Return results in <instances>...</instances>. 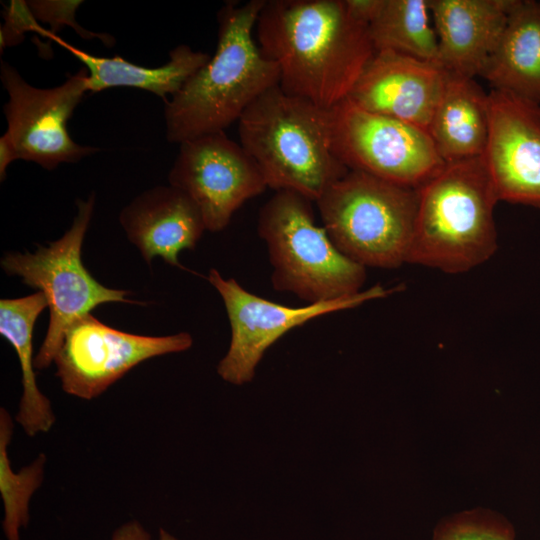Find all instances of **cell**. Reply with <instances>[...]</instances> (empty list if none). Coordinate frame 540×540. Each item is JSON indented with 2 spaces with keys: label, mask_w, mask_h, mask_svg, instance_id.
<instances>
[{
  "label": "cell",
  "mask_w": 540,
  "mask_h": 540,
  "mask_svg": "<svg viewBox=\"0 0 540 540\" xmlns=\"http://www.w3.org/2000/svg\"><path fill=\"white\" fill-rule=\"evenodd\" d=\"M27 3L37 19L51 25L50 31L54 35L62 25H70L83 38L96 37L107 45L111 44L110 40L113 41L109 35L85 31L76 23L74 15L82 1H29Z\"/></svg>",
  "instance_id": "d4e9b609"
},
{
  "label": "cell",
  "mask_w": 540,
  "mask_h": 540,
  "mask_svg": "<svg viewBox=\"0 0 540 540\" xmlns=\"http://www.w3.org/2000/svg\"><path fill=\"white\" fill-rule=\"evenodd\" d=\"M369 32L375 51H392L439 64L429 0H383Z\"/></svg>",
  "instance_id": "44dd1931"
},
{
  "label": "cell",
  "mask_w": 540,
  "mask_h": 540,
  "mask_svg": "<svg viewBox=\"0 0 540 540\" xmlns=\"http://www.w3.org/2000/svg\"><path fill=\"white\" fill-rule=\"evenodd\" d=\"M3 16L5 24L0 31L1 51L3 47L19 44L23 40L25 32H36L53 41L57 37L38 23V19L26 1L12 0L9 6L5 7Z\"/></svg>",
  "instance_id": "cb8c5ba5"
},
{
  "label": "cell",
  "mask_w": 540,
  "mask_h": 540,
  "mask_svg": "<svg viewBox=\"0 0 540 540\" xmlns=\"http://www.w3.org/2000/svg\"><path fill=\"white\" fill-rule=\"evenodd\" d=\"M168 179L193 200L211 232L223 230L247 200L268 188L253 158L224 131L181 143Z\"/></svg>",
  "instance_id": "7c38bea8"
},
{
  "label": "cell",
  "mask_w": 540,
  "mask_h": 540,
  "mask_svg": "<svg viewBox=\"0 0 540 540\" xmlns=\"http://www.w3.org/2000/svg\"><path fill=\"white\" fill-rule=\"evenodd\" d=\"M0 78L9 96L3 109L8 124L5 134L17 159L53 170L99 151L76 143L67 129L68 120L87 92L86 68L59 86L43 89L28 84L13 66L2 61Z\"/></svg>",
  "instance_id": "30bf717a"
},
{
  "label": "cell",
  "mask_w": 540,
  "mask_h": 540,
  "mask_svg": "<svg viewBox=\"0 0 540 540\" xmlns=\"http://www.w3.org/2000/svg\"><path fill=\"white\" fill-rule=\"evenodd\" d=\"M315 203L331 241L350 260L381 269L407 263L418 188L349 170Z\"/></svg>",
  "instance_id": "8992f818"
},
{
  "label": "cell",
  "mask_w": 540,
  "mask_h": 540,
  "mask_svg": "<svg viewBox=\"0 0 540 540\" xmlns=\"http://www.w3.org/2000/svg\"><path fill=\"white\" fill-rule=\"evenodd\" d=\"M516 0H429L439 64L447 72L480 76Z\"/></svg>",
  "instance_id": "2e32d148"
},
{
  "label": "cell",
  "mask_w": 540,
  "mask_h": 540,
  "mask_svg": "<svg viewBox=\"0 0 540 540\" xmlns=\"http://www.w3.org/2000/svg\"><path fill=\"white\" fill-rule=\"evenodd\" d=\"M119 221L148 264L161 257L181 269L185 267L179 262V253L194 249L207 230L197 205L171 185L141 193L123 208Z\"/></svg>",
  "instance_id": "9a60e30c"
},
{
  "label": "cell",
  "mask_w": 540,
  "mask_h": 540,
  "mask_svg": "<svg viewBox=\"0 0 540 540\" xmlns=\"http://www.w3.org/2000/svg\"><path fill=\"white\" fill-rule=\"evenodd\" d=\"M312 202L297 192L280 190L259 211L257 231L268 250L272 287L307 304L359 293L366 268L337 249L316 223Z\"/></svg>",
  "instance_id": "5b68a950"
},
{
  "label": "cell",
  "mask_w": 540,
  "mask_h": 540,
  "mask_svg": "<svg viewBox=\"0 0 540 540\" xmlns=\"http://www.w3.org/2000/svg\"><path fill=\"white\" fill-rule=\"evenodd\" d=\"M483 158L499 201L540 208V104L491 89Z\"/></svg>",
  "instance_id": "4fadbf2b"
},
{
  "label": "cell",
  "mask_w": 540,
  "mask_h": 540,
  "mask_svg": "<svg viewBox=\"0 0 540 540\" xmlns=\"http://www.w3.org/2000/svg\"><path fill=\"white\" fill-rule=\"evenodd\" d=\"M266 0L229 1L219 10L214 55L165 103L166 137L181 144L223 132L265 91L279 84V69L253 39Z\"/></svg>",
  "instance_id": "7a4b0ae2"
},
{
  "label": "cell",
  "mask_w": 540,
  "mask_h": 540,
  "mask_svg": "<svg viewBox=\"0 0 540 540\" xmlns=\"http://www.w3.org/2000/svg\"><path fill=\"white\" fill-rule=\"evenodd\" d=\"M95 205L94 194L77 200V214L65 234L33 253L9 252L1 267L9 276L20 277L29 287L42 292L50 312L43 342L35 356V368L43 370L53 362L72 323L104 303H134L128 291L99 283L85 268L82 245Z\"/></svg>",
  "instance_id": "52a82bcc"
},
{
  "label": "cell",
  "mask_w": 540,
  "mask_h": 540,
  "mask_svg": "<svg viewBox=\"0 0 540 540\" xmlns=\"http://www.w3.org/2000/svg\"><path fill=\"white\" fill-rule=\"evenodd\" d=\"M330 142L348 170L407 187L419 188L445 163L427 131L348 98L330 109Z\"/></svg>",
  "instance_id": "ba28073f"
},
{
  "label": "cell",
  "mask_w": 540,
  "mask_h": 540,
  "mask_svg": "<svg viewBox=\"0 0 540 540\" xmlns=\"http://www.w3.org/2000/svg\"><path fill=\"white\" fill-rule=\"evenodd\" d=\"M46 307V297L40 291L0 301V334L15 349L21 369L22 393L14 419L29 437L49 432L56 421L52 404L39 389L34 371L33 329Z\"/></svg>",
  "instance_id": "ffe728a7"
},
{
  "label": "cell",
  "mask_w": 540,
  "mask_h": 540,
  "mask_svg": "<svg viewBox=\"0 0 540 540\" xmlns=\"http://www.w3.org/2000/svg\"><path fill=\"white\" fill-rule=\"evenodd\" d=\"M159 540H177L173 535L168 533L163 528L159 529Z\"/></svg>",
  "instance_id": "83f0119b"
},
{
  "label": "cell",
  "mask_w": 540,
  "mask_h": 540,
  "mask_svg": "<svg viewBox=\"0 0 540 540\" xmlns=\"http://www.w3.org/2000/svg\"><path fill=\"white\" fill-rule=\"evenodd\" d=\"M434 540H515L505 520L486 512H466L441 523Z\"/></svg>",
  "instance_id": "603a6c76"
},
{
  "label": "cell",
  "mask_w": 540,
  "mask_h": 540,
  "mask_svg": "<svg viewBox=\"0 0 540 540\" xmlns=\"http://www.w3.org/2000/svg\"><path fill=\"white\" fill-rule=\"evenodd\" d=\"M446 79L447 71L438 63L375 51L348 99L365 110L427 131Z\"/></svg>",
  "instance_id": "5bb4252c"
},
{
  "label": "cell",
  "mask_w": 540,
  "mask_h": 540,
  "mask_svg": "<svg viewBox=\"0 0 540 540\" xmlns=\"http://www.w3.org/2000/svg\"><path fill=\"white\" fill-rule=\"evenodd\" d=\"M255 28L279 87L328 110L348 98L375 53L369 25L346 0H266Z\"/></svg>",
  "instance_id": "6da1fadb"
},
{
  "label": "cell",
  "mask_w": 540,
  "mask_h": 540,
  "mask_svg": "<svg viewBox=\"0 0 540 540\" xmlns=\"http://www.w3.org/2000/svg\"><path fill=\"white\" fill-rule=\"evenodd\" d=\"M192 344L187 332L166 336L131 334L89 313L67 329L53 363L65 393L92 400L140 363L186 351Z\"/></svg>",
  "instance_id": "8fae6325"
},
{
  "label": "cell",
  "mask_w": 540,
  "mask_h": 540,
  "mask_svg": "<svg viewBox=\"0 0 540 540\" xmlns=\"http://www.w3.org/2000/svg\"><path fill=\"white\" fill-rule=\"evenodd\" d=\"M498 202L483 155L444 163L418 188L407 263L459 274L488 261L497 249Z\"/></svg>",
  "instance_id": "3957f363"
},
{
  "label": "cell",
  "mask_w": 540,
  "mask_h": 540,
  "mask_svg": "<svg viewBox=\"0 0 540 540\" xmlns=\"http://www.w3.org/2000/svg\"><path fill=\"white\" fill-rule=\"evenodd\" d=\"M207 279L223 300L231 328L230 345L217 366V373L234 385L252 381L265 351L291 329L322 315L385 298L399 289L377 284L348 297L290 307L249 292L235 279L224 278L214 268L210 269Z\"/></svg>",
  "instance_id": "9c48e42d"
},
{
  "label": "cell",
  "mask_w": 540,
  "mask_h": 540,
  "mask_svg": "<svg viewBox=\"0 0 540 540\" xmlns=\"http://www.w3.org/2000/svg\"><path fill=\"white\" fill-rule=\"evenodd\" d=\"M14 433V420L0 408V494L4 507L2 529L6 540H20V530L29 523L30 501L40 488L45 474L47 457L40 453L31 463L15 471L8 448Z\"/></svg>",
  "instance_id": "7402d4cb"
},
{
  "label": "cell",
  "mask_w": 540,
  "mask_h": 540,
  "mask_svg": "<svg viewBox=\"0 0 540 540\" xmlns=\"http://www.w3.org/2000/svg\"><path fill=\"white\" fill-rule=\"evenodd\" d=\"M241 146L260 168L267 187L316 202L348 169L330 142V109L285 93L276 85L238 120Z\"/></svg>",
  "instance_id": "277c9868"
},
{
  "label": "cell",
  "mask_w": 540,
  "mask_h": 540,
  "mask_svg": "<svg viewBox=\"0 0 540 540\" xmlns=\"http://www.w3.org/2000/svg\"><path fill=\"white\" fill-rule=\"evenodd\" d=\"M70 52L88 71L87 92H100L111 87H134L149 91L165 103L168 95L177 94L184 84L211 58L181 44L169 53V61L159 67H143L119 56L102 57L89 54L57 36L54 40Z\"/></svg>",
  "instance_id": "d6986e66"
},
{
  "label": "cell",
  "mask_w": 540,
  "mask_h": 540,
  "mask_svg": "<svg viewBox=\"0 0 540 540\" xmlns=\"http://www.w3.org/2000/svg\"><path fill=\"white\" fill-rule=\"evenodd\" d=\"M489 128V92L475 78L447 72L427 130L440 158L446 163L482 156Z\"/></svg>",
  "instance_id": "e0dca14e"
},
{
  "label": "cell",
  "mask_w": 540,
  "mask_h": 540,
  "mask_svg": "<svg viewBox=\"0 0 540 540\" xmlns=\"http://www.w3.org/2000/svg\"><path fill=\"white\" fill-rule=\"evenodd\" d=\"M17 160L16 152L4 133L0 138V179L4 181L6 178V170L9 164Z\"/></svg>",
  "instance_id": "4316f807"
},
{
  "label": "cell",
  "mask_w": 540,
  "mask_h": 540,
  "mask_svg": "<svg viewBox=\"0 0 540 540\" xmlns=\"http://www.w3.org/2000/svg\"><path fill=\"white\" fill-rule=\"evenodd\" d=\"M480 77L492 89L540 104V2L516 0Z\"/></svg>",
  "instance_id": "ac0fdd59"
},
{
  "label": "cell",
  "mask_w": 540,
  "mask_h": 540,
  "mask_svg": "<svg viewBox=\"0 0 540 540\" xmlns=\"http://www.w3.org/2000/svg\"><path fill=\"white\" fill-rule=\"evenodd\" d=\"M111 540H152V537L139 521L130 520L115 529Z\"/></svg>",
  "instance_id": "484cf974"
}]
</instances>
